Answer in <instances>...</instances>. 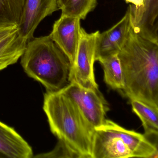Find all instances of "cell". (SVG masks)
I'll list each match as a JSON object with an SVG mask.
<instances>
[{
    "label": "cell",
    "instance_id": "obj_1",
    "mask_svg": "<svg viewBox=\"0 0 158 158\" xmlns=\"http://www.w3.org/2000/svg\"><path fill=\"white\" fill-rule=\"evenodd\" d=\"M123 77L122 91L129 99L158 109V45L143 38L131 27L118 54Z\"/></svg>",
    "mask_w": 158,
    "mask_h": 158
},
{
    "label": "cell",
    "instance_id": "obj_2",
    "mask_svg": "<svg viewBox=\"0 0 158 158\" xmlns=\"http://www.w3.org/2000/svg\"><path fill=\"white\" fill-rule=\"evenodd\" d=\"M43 110L52 133L67 144L80 158H91L93 131L75 104L62 90L47 91Z\"/></svg>",
    "mask_w": 158,
    "mask_h": 158
},
{
    "label": "cell",
    "instance_id": "obj_3",
    "mask_svg": "<svg viewBox=\"0 0 158 158\" xmlns=\"http://www.w3.org/2000/svg\"><path fill=\"white\" fill-rule=\"evenodd\" d=\"M21 63L26 73L47 91H58L69 83L70 61L49 35L28 40Z\"/></svg>",
    "mask_w": 158,
    "mask_h": 158
},
{
    "label": "cell",
    "instance_id": "obj_4",
    "mask_svg": "<svg viewBox=\"0 0 158 158\" xmlns=\"http://www.w3.org/2000/svg\"><path fill=\"white\" fill-rule=\"evenodd\" d=\"M158 158V146L144 134L129 130L110 120L95 127L91 158Z\"/></svg>",
    "mask_w": 158,
    "mask_h": 158
},
{
    "label": "cell",
    "instance_id": "obj_5",
    "mask_svg": "<svg viewBox=\"0 0 158 158\" xmlns=\"http://www.w3.org/2000/svg\"><path fill=\"white\" fill-rule=\"evenodd\" d=\"M61 90L75 104L93 132L105 122L109 105L99 89L85 88L71 82Z\"/></svg>",
    "mask_w": 158,
    "mask_h": 158
},
{
    "label": "cell",
    "instance_id": "obj_6",
    "mask_svg": "<svg viewBox=\"0 0 158 158\" xmlns=\"http://www.w3.org/2000/svg\"><path fill=\"white\" fill-rule=\"evenodd\" d=\"M99 32L87 33L81 27L75 59L70 69L69 83H76L85 88L99 89L94 75V64L96 40Z\"/></svg>",
    "mask_w": 158,
    "mask_h": 158
},
{
    "label": "cell",
    "instance_id": "obj_7",
    "mask_svg": "<svg viewBox=\"0 0 158 158\" xmlns=\"http://www.w3.org/2000/svg\"><path fill=\"white\" fill-rule=\"evenodd\" d=\"M80 19L63 15L54 23L50 36L67 56L71 66L75 59L80 37Z\"/></svg>",
    "mask_w": 158,
    "mask_h": 158
},
{
    "label": "cell",
    "instance_id": "obj_8",
    "mask_svg": "<svg viewBox=\"0 0 158 158\" xmlns=\"http://www.w3.org/2000/svg\"><path fill=\"white\" fill-rule=\"evenodd\" d=\"M131 27V14L128 8L119 22L107 31L99 33L96 40L95 60L118 54L126 42Z\"/></svg>",
    "mask_w": 158,
    "mask_h": 158
},
{
    "label": "cell",
    "instance_id": "obj_9",
    "mask_svg": "<svg viewBox=\"0 0 158 158\" xmlns=\"http://www.w3.org/2000/svg\"><path fill=\"white\" fill-rule=\"evenodd\" d=\"M134 30L145 39L158 45V0H144L143 6H129Z\"/></svg>",
    "mask_w": 158,
    "mask_h": 158
},
{
    "label": "cell",
    "instance_id": "obj_10",
    "mask_svg": "<svg viewBox=\"0 0 158 158\" xmlns=\"http://www.w3.org/2000/svg\"><path fill=\"white\" fill-rule=\"evenodd\" d=\"M58 10L57 0H25L18 35L27 41L34 38L40 22Z\"/></svg>",
    "mask_w": 158,
    "mask_h": 158
},
{
    "label": "cell",
    "instance_id": "obj_11",
    "mask_svg": "<svg viewBox=\"0 0 158 158\" xmlns=\"http://www.w3.org/2000/svg\"><path fill=\"white\" fill-rule=\"evenodd\" d=\"M33 149L16 130L0 121V158H31Z\"/></svg>",
    "mask_w": 158,
    "mask_h": 158
},
{
    "label": "cell",
    "instance_id": "obj_12",
    "mask_svg": "<svg viewBox=\"0 0 158 158\" xmlns=\"http://www.w3.org/2000/svg\"><path fill=\"white\" fill-rule=\"evenodd\" d=\"M129 100L133 112L142 122L144 135L152 143L158 145V109L135 99Z\"/></svg>",
    "mask_w": 158,
    "mask_h": 158
},
{
    "label": "cell",
    "instance_id": "obj_13",
    "mask_svg": "<svg viewBox=\"0 0 158 158\" xmlns=\"http://www.w3.org/2000/svg\"><path fill=\"white\" fill-rule=\"evenodd\" d=\"M27 42L17 32L0 42V71L17 62L24 52Z\"/></svg>",
    "mask_w": 158,
    "mask_h": 158
},
{
    "label": "cell",
    "instance_id": "obj_14",
    "mask_svg": "<svg viewBox=\"0 0 158 158\" xmlns=\"http://www.w3.org/2000/svg\"><path fill=\"white\" fill-rule=\"evenodd\" d=\"M103 68L104 80L110 88L123 90V77L118 54L103 58L98 61Z\"/></svg>",
    "mask_w": 158,
    "mask_h": 158
},
{
    "label": "cell",
    "instance_id": "obj_15",
    "mask_svg": "<svg viewBox=\"0 0 158 158\" xmlns=\"http://www.w3.org/2000/svg\"><path fill=\"white\" fill-rule=\"evenodd\" d=\"M57 3L61 15L85 20L96 8L98 0H57Z\"/></svg>",
    "mask_w": 158,
    "mask_h": 158
},
{
    "label": "cell",
    "instance_id": "obj_16",
    "mask_svg": "<svg viewBox=\"0 0 158 158\" xmlns=\"http://www.w3.org/2000/svg\"><path fill=\"white\" fill-rule=\"evenodd\" d=\"M25 0H0V26H19Z\"/></svg>",
    "mask_w": 158,
    "mask_h": 158
},
{
    "label": "cell",
    "instance_id": "obj_17",
    "mask_svg": "<svg viewBox=\"0 0 158 158\" xmlns=\"http://www.w3.org/2000/svg\"><path fill=\"white\" fill-rule=\"evenodd\" d=\"M35 157L46 158H80L79 155L61 140H58L54 149L45 154H40Z\"/></svg>",
    "mask_w": 158,
    "mask_h": 158
},
{
    "label": "cell",
    "instance_id": "obj_18",
    "mask_svg": "<svg viewBox=\"0 0 158 158\" xmlns=\"http://www.w3.org/2000/svg\"><path fill=\"white\" fill-rule=\"evenodd\" d=\"M18 26L17 25L0 26V42L9 36L17 32Z\"/></svg>",
    "mask_w": 158,
    "mask_h": 158
},
{
    "label": "cell",
    "instance_id": "obj_19",
    "mask_svg": "<svg viewBox=\"0 0 158 158\" xmlns=\"http://www.w3.org/2000/svg\"><path fill=\"white\" fill-rule=\"evenodd\" d=\"M126 3H131L135 7L143 6L144 0H125Z\"/></svg>",
    "mask_w": 158,
    "mask_h": 158
}]
</instances>
